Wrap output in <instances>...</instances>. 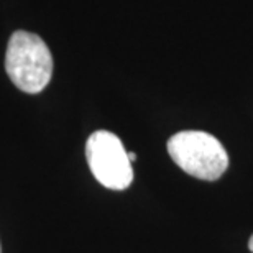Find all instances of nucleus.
<instances>
[{"mask_svg":"<svg viewBox=\"0 0 253 253\" xmlns=\"http://www.w3.org/2000/svg\"><path fill=\"white\" fill-rule=\"evenodd\" d=\"M5 71L10 81L27 94H38L53 76V56L38 35L18 30L8 40Z\"/></svg>","mask_w":253,"mask_h":253,"instance_id":"1","label":"nucleus"},{"mask_svg":"<svg viewBox=\"0 0 253 253\" xmlns=\"http://www.w3.org/2000/svg\"><path fill=\"white\" fill-rule=\"evenodd\" d=\"M171 160L184 173L202 181L219 179L229 168V155L214 135L199 130H184L168 140Z\"/></svg>","mask_w":253,"mask_h":253,"instance_id":"2","label":"nucleus"},{"mask_svg":"<svg viewBox=\"0 0 253 253\" xmlns=\"http://www.w3.org/2000/svg\"><path fill=\"white\" fill-rule=\"evenodd\" d=\"M85 158L94 178L114 191L126 189L133 181V169L122 140L112 131L97 130L87 138Z\"/></svg>","mask_w":253,"mask_h":253,"instance_id":"3","label":"nucleus"},{"mask_svg":"<svg viewBox=\"0 0 253 253\" xmlns=\"http://www.w3.org/2000/svg\"><path fill=\"white\" fill-rule=\"evenodd\" d=\"M128 160L131 161V163H133V161L136 160V153H128Z\"/></svg>","mask_w":253,"mask_h":253,"instance_id":"4","label":"nucleus"},{"mask_svg":"<svg viewBox=\"0 0 253 253\" xmlns=\"http://www.w3.org/2000/svg\"><path fill=\"white\" fill-rule=\"evenodd\" d=\"M249 249H250V250L253 252V235L250 237V242H249Z\"/></svg>","mask_w":253,"mask_h":253,"instance_id":"5","label":"nucleus"}]
</instances>
